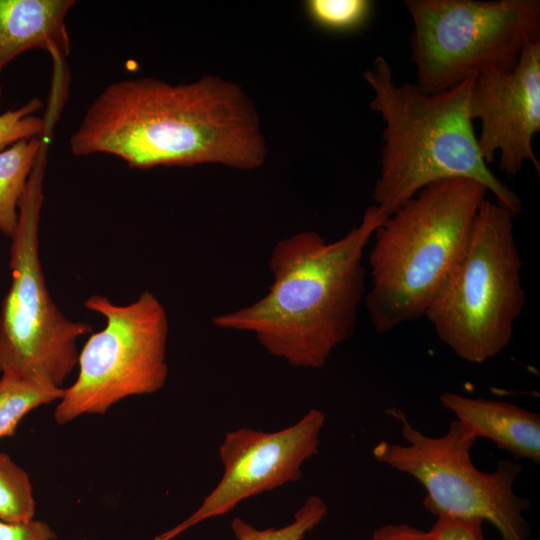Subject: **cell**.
Masks as SVG:
<instances>
[{
	"label": "cell",
	"instance_id": "1",
	"mask_svg": "<svg viewBox=\"0 0 540 540\" xmlns=\"http://www.w3.org/2000/svg\"><path fill=\"white\" fill-rule=\"evenodd\" d=\"M69 147L75 156L113 155L137 169L211 163L251 170L266 157L252 101L216 76L111 83L88 106Z\"/></svg>",
	"mask_w": 540,
	"mask_h": 540
},
{
	"label": "cell",
	"instance_id": "2",
	"mask_svg": "<svg viewBox=\"0 0 540 540\" xmlns=\"http://www.w3.org/2000/svg\"><path fill=\"white\" fill-rule=\"evenodd\" d=\"M387 217L374 204L333 242L315 231L281 239L268 263L273 277L268 292L251 305L214 316V326L252 333L269 354L292 367L323 368L355 331L367 291L365 250Z\"/></svg>",
	"mask_w": 540,
	"mask_h": 540
},
{
	"label": "cell",
	"instance_id": "3",
	"mask_svg": "<svg viewBox=\"0 0 540 540\" xmlns=\"http://www.w3.org/2000/svg\"><path fill=\"white\" fill-rule=\"evenodd\" d=\"M363 76L373 91L370 109L384 123L375 205L389 216L426 186L463 178L484 185L513 216L521 212L520 196L489 169L479 150L469 111L474 78L428 93L417 84H398L384 56Z\"/></svg>",
	"mask_w": 540,
	"mask_h": 540
},
{
	"label": "cell",
	"instance_id": "4",
	"mask_svg": "<svg viewBox=\"0 0 540 540\" xmlns=\"http://www.w3.org/2000/svg\"><path fill=\"white\" fill-rule=\"evenodd\" d=\"M487 193L474 180H440L377 228L364 305L378 334L425 316L460 258Z\"/></svg>",
	"mask_w": 540,
	"mask_h": 540
},
{
	"label": "cell",
	"instance_id": "5",
	"mask_svg": "<svg viewBox=\"0 0 540 540\" xmlns=\"http://www.w3.org/2000/svg\"><path fill=\"white\" fill-rule=\"evenodd\" d=\"M513 217L496 202H482L460 258L425 313L440 341L469 363H484L509 345L525 305Z\"/></svg>",
	"mask_w": 540,
	"mask_h": 540
},
{
	"label": "cell",
	"instance_id": "6",
	"mask_svg": "<svg viewBox=\"0 0 540 540\" xmlns=\"http://www.w3.org/2000/svg\"><path fill=\"white\" fill-rule=\"evenodd\" d=\"M417 85L440 92L492 70H508L540 41L539 0H406Z\"/></svg>",
	"mask_w": 540,
	"mask_h": 540
},
{
	"label": "cell",
	"instance_id": "7",
	"mask_svg": "<svg viewBox=\"0 0 540 540\" xmlns=\"http://www.w3.org/2000/svg\"><path fill=\"white\" fill-rule=\"evenodd\" d=\"M387 412L401 424L404 444L380 441L372 454L378 462L423 486V506L431 514L488 521L502 540L529 539L525 513L531 503L514 490L522 465L505 459L491 472H484L471 459L477 439L456 420L435 437L415 428L403 411L391 408Z\"/></svg>",
	"mask_w": 540,
	"mask_h": 540
},
{
	"label": "cell",
	"instance_id": "8",
	"mask_svg": "<svg viewBox=\"0 0 540 540\" xmlns=\"http://www.w3.org/2000/svg\"><path fill=\"white\" fill-rule=\"evenodd\" d=\"M42 172L35 168L11 237V283L0 312V371L61 388L78 363L77 340L90 324L68 319L48 291L39 255Z\"/></svg>",
	"mask_w": 540,
	"mask_h": 540
},
{
	"label": "cell",
	"instance_id": "9",
	"mask_svg": "<svg viewBox=\"0 0 540 540\" xmlns=\"http://www.w3.org/2000/svg\"><path fill=\"white\" fill-rule=\"evenodd\" d=\"M84 306L106 323L79 352L77 379L63 389L54 412L58 424L85 414L103 415L122 399L158 392L168 376V317L152 292L126 305L92 295Z\"/></svg>",
	"mask_w": 540,
	"mask_h": 540
},
{
	"label": "cell",
	"instance_id": "10",
	"mask_svg": "<svg viewBox=\"0 0 540 540\" xmlns=\"http://www.w3.org/2000/svg\"><path fill=\"white\" fill-rule=\"evenodd\" d=\"M325 414L310 409L296 423L273 432L242 427L225 433L218 448L224 472L198 509L154 540H172L191 527L233 510L242 501L298 481L316 455Z\"/></svg>",
	"mask_w": 540,
	"mask_h": 540
},
{
	"label": "cell",
	"instance_id": "11",
	"mask_svg": "<svg viewBox=\"0 0 540 540\" xmlns=\"http://www.w3.org/2000/svg\"><path fill=\"white\" fill-rule=\"evenodd\" d=\"M469 111L480 121L477 143L487 164L498 153L499 169L509 178L526 162L539 174L533 138L540 131V41L527 46L511 69L477 75Z\"/></svg>",
	"mask_w": 540,
	"mask_h": 540
},
{
	"label": "cell",
	"instance_id": "12",
	"mask_svg": "<svg viewBox=\"0 0 540 540\" xmlns=\"http://www.w3.org/2000/svg\"><path fill=\"white\" fill-rule=\"evenodd\" d=\"M442 406L476 439L492 441L516 459L540 463V415L515 404L471 398L454 392L440 395Z\"/></svg>",
	"mask_w": 540,
	"mask_h": 540
},
{
	"label": "cell",
	"instance_id": "13",
	"mask_svg": "<svg viewBox=\"0 0 540 540\" xmlns=\"http://www.w3.org/2000/svg\"><path fill=\"white\" fill-rule=\"evenodd\" d=\"M74 6L73 0H0V72L33 49L58 58L69 55L65 19Z\"/></svg>",
	"mask_w": 540,
	"mask_h": 540
},
{
	"label": "cell",
	"instance_id": "14",
	"mask_svg": "<svg viewBox=\"0 0 540 540\" xmlns=\"http://www.w3.org/2000/svg\"><path fill=\"white\" fill-rule=\"evenodd\" d=\"M42 141L39 137L17 141L0 151V231L14 234L19 206L36 166Z\"/></svg>",
	"mask_w": 540,
	"mask_h": 540
},
{
	"label": "cell",
	"instance_id": "15",
	"mask_svg": "<svg viewBox=\"0 0 540 540\" xmlns=\"http://www.w3.org/2000/svg\"><path fill=\"white\" fill-rule=\"evenodd\" d=\"M63 388L3 372L0 378V439L13 436L20 421L41 405L59 401Z\"/></svg>",
	"mask_w": 540,
	"mask_h": 540
},
{
	"label": "cell",
	"instance_id": "16",
	"mask_svg": "<svg viewBox=\"0 0 540 540\" xmlns=\"http://www.w3.org/2000/svg\"><path fill=\"white\" fill-rule=\"evenodd\" d=\"M36 502L29 475L6 453H0V520L34 519Z\"/></svg>",
	"mask_w": 540,
	"mask_h": 540
},
{
	"label": "cell",
	"instance_id": "17",
	"mask_svg": "<svg viewBox=\"0 0 540 540\" xmlns=\"http://www.w3.org/2000/svg\"><path fill=\"white\" fill-rule=\"evenodd\" d=\"M327 505L319 496H309L295 512L293 520L282 527L258 529L237 517L231 523L236 540H303L327 514Z\"/></svg>",
	"mask_w": 540,
	"mask_h": 540
},
{
	"label": "cell",
	"instance_id": "18",
	"mask_svg": "<svg viewBox=\"0 0 540 540\" xmlns=\"http://www.w3.org/2000/svg\"><path fill=\"white\" fill-rule=\"evenodd\" d=\"M306 11L321 28L333 32H349L369 19L373 3L367 0H310Z\"/></svg>",
	"mask_w": 540,
	"mask_h": 540
},
{
	"label": "cell",
	"instance_id": "19",
	"mask_svg": "<svg viewBox=\"0 0 540 540\" xmlns=\"http://www.w3.org/2000/svg\"><path fill=\"white\" fill-rule=\"evenodd\" d=\"M41 106L40 99L33 98L0 114V151L19 140L39 137L45 131V121L35 115Z\"/></svg>",
	"mask_w": 540,
	"mask_h": 540
},
{
	"label": "cell",
	"instance_id": "20",
	"mask_svg": "<svg viewBox=\"0 0 540 540\" xmlns=\"http://www.w3.org/2000/svg\"><path fill=\"white\" fill-rule=\"evenodd\" d=\"M483 523L474 518L439 516L428 534L431 540H484Z\"/></svg>",
	"mask_w": 540,
	"mask_h": 540
},
{
	"label": "cell",
	"instance_id": "21",
	"mask_svg": "<svg viewBox=\"0 0 540 540\" xmlns=\"http://www.w3.org/2000/svg\"><path fill=\"white\" fill-rule=\"evenodd\" d=\"M53 529L44 521L32 519L11 523L0 520V540H56Z\"/></svg>",
	"mask_w": 540,
	"mask_h": 540
},
{
	"label": "cell",
	"instance_id": "22",
	"mask_svg": "<svg viewBox=\"0 0 540 540\" xmlns=\"http://www.w3.org/2000/svg\"><path fill=\"white\" fill-rule=\"evenodd\" d=\"M372 540H431L428 531L408 524H388L373 532Z\"/></svg>",
	"mask_w": 540,
	"mask_h": 540
},
{
	"label": "cell",
	"instance_id": "23",
	"mask_svg": "<svg viewBox=\"0 0 540 540\" xmlns=\"http://www.w3.org/2000/svg\"><path fill=\"white\" fill-rule=\"evenodd\" d=\"M1 94H2V89H1V85H0V98H1Z\"/></svg>",
	"mask_w": 540,
	"mask_h": 540
},
{
	"label": "cell",
	"instance_id": "24",
	"mask_svg": "<svg viewBox=\"0 0 540 540\" xmlns=\"http://www.w3.org/2000/svg\"><path fill=\"white\" fill-rule=\"evenodd\" d=\"M81 540H88V539H81Z\"/></svg>",
	"mask_w": 540,
	"mask_h": 540
}]
</instances>
